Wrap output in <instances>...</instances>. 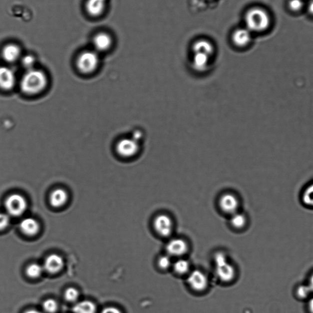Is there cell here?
Here are the masks:
<instances>
[{
	"mask_svg": "<svg viewBox=\"0 0 313 313\" xmlns=\"http://www.w3.org/2000/svg\"><path fill=\"white\" fill-rule=\"evenodd\" d=\"M212 56L208 54L194 53H193L192 67L196 72L201 73L205 72L209 69L211 62Z\"/></svg>",
	"mask_w": 313,
	"mask_h": 313,
	"instance_id": "7c38bea8",
	"label": "cell"
},
{
	"mask_svg": "<svg viewBox=\"0 0 313 313\" xmlns=\"http://www.w3.org/2000/svg\"><path fill=\"white\" fill-rule=\"evenodd\" d=\"M219 205L225 214L233 215L238 211L239 202L238 198L232 193H226L219 199Z\"/></svg>",
	"mask_w": 313,
	"mask_h": 313,
	"instance_id": "9c48e42d",
	"label": "cell"
},
{
	"mask_svg": "<svg viewBox=\"0 0 313 313\" xmlns=\"http://www.w3.org/2000/svg\"><path fill=\"white\" fill-rule=\"evenodd\" d=\"M65 298L69 302H75L79 297L78 291L73 288H69L65 292Z\"/></svg>",
	"mask_w": 313,
	"mask_h": 313,
	"instance_id": "f1b7e54d",
	"label": "cell"
},
{
	"mask_svg": "<svg viewBox=\"0 0 313 313\" xmlns=\"http://www.w3.org/2000/svg\"><path fill=\"white\" fill-rule=\"evenodd\" d=\"M153 227L158 235L162 238H168L172 235L173 222L168 215L159 214L154 220Z\"/></svg>",
	"mask_w": 313,
	"mask_h": 313,
	"instance_id": "52a82bcc",
	"label": "cell"
},
{
	"mask_svg": "<svg viewBox=\"0 0 313 313\" xmlns=\"http://www.w3.org/2000/svg\"><path fill=\"white\" fill-rule=\"evenodd\" d=\"M43 309L48 313H54L58 309V304L53 299H48L43 303Z\"/></svg>",
	"mask_w": 313,
	"mask_h": 313,
	"instance_id": "83f0119b",
	"label": "cell"
},
{
	"mask_svg": "<svg viewBox=\"0 0 313 313\" xmlns=\"http://www.w3.org/2000/svg\"><path fill=\"white\" fill-rule=\"evenodd\" d=\"M1 54L5 61L13 63L20 58L21 48L15 43H9L2 48Z\"/></svg>",
	"mask_w": 313,
	"mask_h": 313,
	"instance_id": "2e32d148",
	"label": "cell"
},
{
	"mask_svg": "<svg viewBox=\"0 0 313 313\" xmlns=\"http://www.w3.org/2000/svg\"><path fill=\"white\" fill-rule=\"evenodd\" d=\"M309 286L310 290L312 291V293H313V274L312 275L311 278H310Z\"/></svg>",
	"mask_w": 313,
	"mask_h": 313,
	"instance_id": "836d02e7",
	"label": "cell"
},
{
	"mask_svg": "<svg viewBox=\"0 0 313 313\" xmlns=\"http://www.w3.org/2000/svg\"><path fill=\"white\" fill-rule=\"evenodd\" d=\"M309 309L310 312L313 313V298L309 302Z\"/></svg>",
	"mask_w": 313,
	"mask_h": 313,
	"instance_id": "d590c367",
	"label": "cell"
},
{
	"mask_svg": "<svg viewBox=\"0 0 313 313\" xmlns=\"http://www.w3.org/2000/svg\"><path fill=\"white\" fill-rule=\"evenodd\" d=\"M47 84V78L42 70L32 69L27 70L21 78V90L28 94H36L45 89Z\"/></svg>",
	"mask_w": 313,
	"mask_h": 313,
	"instance_id": "6da1fadb",
	"label": "cell"
},
{
	"mask_svg": "<svg viewBox=\"0 0 313 313\" xmlns=\"http://www.w3.org/2000/svg\"><path fill=\"white\" fill-rule=\"evenodd\" d=\"M246 28L252 32L265 31L271 24V17L268 12L260 7L252 8L245 16Z\"/></svg>",
	"mask_w": 313,
	"mask_h": 313,
	"instance_id": "7a4b0ae2",
	"label": "cell"
},
{
	"mask_svg": "<svg viewBox=\"0 0 313 313\" xmlns=\"http://www.w3.org/2000/svg\"><path fill=\"white\" fill-rule=\"evenodd\" d=\"M173 269L175 273L179 276H184L189 274L190 263L189 261L184 259H179L173 263Z\"/></svg>",
	"mask_w": 313,
	"mask_h": 313,
	"instance_id": "7402d4cb",
	"label": "cell"
},
{
	"mask_svg": "<svg viewBox=\"0 0 313 313\" xmlns=\"http://www.w3.org/2000/svg\"><path fill=\"white\" fill-rule=\"evenodd\" d=\"M21 232L27 236L36 235L39 230V223L32 218H26L21 220L20 223Z\"/></svg>",
	"mask_w": 313,
	"mask_h": 313,
	"instance_id": "d6986e66",
	"label": "cell"
},
{
	"mask_svg": "<svg viewBox=\"0 0 313 313\" xmlns=\"http://www.w3.org/2000/svg\"><path fill=\"white\" fill-rule=\"evenodd\" d=\"M216 273L222 282L228 283L235 279L236 271L228 260L227 255L223 252H217L214 255Z\"/></svg>",
	"mask_w": 313,
	"mask_h": 313,
	"instance_id": "3957f363",
	"label": "cell"
},
{
	"mask_svg": "<svg viewBox=\"0 0 313 313\" xmlns=\"http://www.w3.org/2000/svg\"><path fill=\"white\" fill-rule=\"evenodd\" d=\"M27 205L25 198L19 194L10 195L5 201V207L8 214L13 217H18L23 214L26 210Z\"/></svg>",
	"mask_w": 313,
	"mask_h": 313,
	"instance_id": "8992f818",
	"label": "cell"
},
{
	"mask_svg": "<svg viewBox=\"0 0 313 313\" xmlns=\"http://www.w3.org/2000/svg\"><path fill=\"white\" fill-rule=\"evenodd\" d=\"M187 282L190 288L197 292H202L208 287V277L203 272L200 270L190 272Z\"/></svg>",
	"mask_w": 313,
	"mask_h": 313,
	"instance_id": "ba28073f",
	"label": "cell"
},
{
	"mask_svg": "<svg viewBox=\"0 0 313 313\" xmlns=\"http://www.w3.org/2000/svg\"><path fill=\"white\" fill-rule=\"evenodd\" d=\"M252 33L247 28L236 29L232 35V40L236 47L243 48L249 44L252 40Z\"/></svg>",
	"mask_w": 313,
	"mask_h": 313,
	"instance_id": "9a60e30c",
	"label": "cell"
},
{
	"mask_svg": "<svg viewBox=\"0 0 313 313\" xmlns=\"http://www.w3.org/2000/svg\"><path fill=\"white\" fill-rule=\"evenodd\" d=\"M9 223V216L6 214L0 213V231L6 229Z\"/></svg>",
	"mask_w": 313,
	"mask_h": 313,
	"instance_id": "1f68e13d",
	"label": "cell"
},
{
	"mask_svg": "<svg viewBox=\"0 0 313 313\" xmlns=\"http://www.w3.org/2000/svg\"><path fill=\"white\" fill-rule=\"evenodd\" d=\"M99 64V54L95 50L83 51L77 58L78 69L84 73L93 72L96 70Z\"/></svg>",
	"mask_w": 313,
	"mask_h": 313,
	"instance_id": "277c9868",
	"label": "cell"
},
{
	"mask_svg": "<svg viewBox=\"0 0 313 313\" xmlns=\"http://www.w3.org/2000/svg\"><path fill=\"white\" fill-rule=\"evenodd\" d=\"M166 250L170 257H182L187 253L189 246L184 239L174 238L168 242Z\"/></svg>",
	"mask_w": 313,
	"mask_h": 313,
	"instance_id": "30bf717a",
	"label": "cell"
},
{
	"mask_svg": "<svg viewBox=\"0 0 313 313\" xmlns=\"http://www.w3.org/2000/svg\"><path fill=\"white\" fill-rule=\"evenodd\" d=\"M304 5L303 0H290L288 2V6L293 11H299L304 7Z\"/></svg>",
	"mask_w": 313,
	"mask_h": 313,
	"instance_id": "f546056e",
	"label": "cell"
},
{
	"mask_svg": "<svg viewBox=\"0 0 313 313\" xmlns=\"http://www.w3.org/2000/svg\"><path fill=\"white\" fill-rule=\"evenodd\" d=\"M94 50L97 52H104L111 47L113 39L110 34L105 32H100L95 35L92 39Z\"/></svg>",
	"mask_w": 313,
	"mask_h": 313,
	"instance_id": "8fae6325",
	"label": "cell"
},
{
	"mask_svg": "<svg viewBox=\"0 0 313 313\" xmlns=\"http://www.w3.org/2000/svg\"><path fill=\"white\" fill-rule=\"evenodd\" d=\"M43 272V268L38 264L34 263L29 265L26 269V274L28 277L32 279H36L41 276Z\"/></svg>",
	"mask_w": 313,
	"mask_h": 313,
	"instance_id": "d4e9b609",
	"label": "cell"
},
{
	"mask_svg": "<svg viewBox=\"0 0 313 313\" xmlns=\"http://www.w3.org/2000/svg\"><path fill=\"white\" fill-rule=\"evenodd\" d=\"M108 0H86L85 9L89 15L99 17L105 12Z\"/></svg>",
	"mask_w": 313,
	"mask_h": 313,
	"instance_id": "5bb4252c",
	"label": "cell"
},
{
	"mask_svg": "<svg viewBox=\"0 0 313 313\" xmlns=\"http://www.w3.org/2000/svg\"><path fill=\"white\" fill-rule=\"evenodd\" d=\"M192 50L193 53H203L212 57L215 53V47L213 43L209 40L201 39L193 43Z\"/></svg>",
	"mask_w": 313,
	"mask_h": 313,
	"instance_id": "ac0fdd59",
	"label": "cell"
},
{
	"mask_svg": "<svg viewBox=\"0 0 313 313\" xmlns=\"http://www.w3.org/2000/svg\"><path fill=\"white\" fill-rule=\"evenodd\" d=\"M64 266V261L60 256L52 254L46 258L43 268L49 273L55 274L61 270Z\"/></svg>",
	"mask_w": 313,
	"mask_h": 313,
	"instance_id": "e0dca14e",
	"label": "cell"
},
{
	"mask_svg": "<svg viewBox=\"0 0 313 313\" xmlns=\"http://www.w3.org/2000/svg\"><path fill=\"white\" fill-rule=\"evenodd\" d=\"M311 293L312 291L309 285H302L298 290V295L302 299L307 298Z\"/></svg>",
	"mask_w": 313,
	"mask_h": 313,
	"instance_id": "4dcf8cb0",
	"label": "cell"
},
{
	"mask_svg": "<svg viewBox=\"0 0 313 313\" xmlns=\"http://www.w3.org/2000/svg\"><path fill=\"white\" fill-rule=\"evenodd\" d=\"M24 313H43L38 311V310H28V311H27Z\"/></svg>",
	"mask_w": 313,
	"mask_h": 313,
	"instance_id": "8d00e7d4",
	"label": "cell"
},
{
	"mask_svg": "<svg viewBox=\"0 0 313 313\" xmlns=\"http://www.w3.org/2000/svg\"><path fill=\"white\" fill-rule=\"evenodd\" d=\"M309 11L312 15H313V0L310 2L309 5Z\"/></svg>",
	"mask_w": 313,
	"mask_h": 313,
	"instance_id": "e575fe53",
	"label": "cell"
},
{
	"mask_svg": "<svg viewBox=\"0 0 313 313\" xmlns=\"http://www.w3.org/2000/svg\"><path fill=\"white\" fill-rule=\"evenodd\" d=\"M140 139L135 134L132 138L122 139L116 146L117 152L123 157L132 158L137 156L140 152L141 146L139 143Z\"/></svg>",
	"mask_w": 313,
	"mask_h": 313,
	"instance_id": "5b68a950",
	"label": "cell"
},
{
	"mask_svg": "<svg viewBox=\"0 0 313 313\" xmlns=\"http://www.w3.org/2000/svg\"><path fill=\"white\" fill-rule=\"evenodd\" d=\"M101 313H122V312L117 308L110 307L106 308Z\"/></svg>",
	"mask_w": 313,
	"mask_h": 313,
	"instance_id": "d6a6232c",
	"label": "cell"
},
{
	"mask_svg": "<svg viewBox=\"0 0 313 313\" xmlns=\"http://www.w3.org/2000/svg\"><path fill=\"white\" fill-rule=\"evenodd\" d=\"M36 59L31 54H27L21 58V63L26 70L34 69V65Z\"/></svg>",
	"mask_w": 313,
	"mask_h": 313,
	"instance_id": "4316f807",
	"label": "cell"
},
{
	"mask_svg": "<svg viewBox=\"0 0 313 313\" xmlns=\"http://www.w3.org/2000/svg\"><path fill=\"white\" fill-rule=\"evenodd\" d=\"M157 265L161 270H168V269H170L173 266L170 256L168 255L161 256L158 260Z\"/></svg>",
	"mask_w": 313,
	"mask_h": 313,
	"instance_id": "484cf974",
	"label": "cell"
},
{
	"mask_svg": "<svg viewBox=\"0 0 313 313\" xmlns=\"http://www.w3.org/2000/svg\"><path fill=\"white\" fill-rule=\"evenodd\" d=\"M246 217L244 215L236 213L231 215L230 223L231 225L236 229H241L244 228L246 224Z\"/></svg>",
	"mask_w": 313,
	"mask_h": 313,
	"instance_id": "cb8c5ba5",
	"label": "cell"
},
{
	"mask_svg": "<svg viewBox=\"0 0 313 313\" xmlns=\"http://www.w3.org/2000/svg\"><path fill=\"white\" fill-rule=\"evenodd\" d=\"M302 200L305 205L313 207V181L308 184L302 195Z\"/></svg>",
	"mask_w": 313,
	"mask_h": 313,
	"instance_id": "603a6c76",
	"label": "cell"
},
{
	"mask_svg": "<svg viewBox=\"0 0 313 313\" xmlns=\"http://www.w3.org/2000/svg\"><path fill=\"white\" fill-rule=\"evenodd\" d=\"M67 200V193L63 189H58L51 193L50 198L51 205L55 208L63 206Z\"/></svg>",
	"mask_w": 313,
	"mask_h": 313,
	"instance_id": "ffe728a7",
	"label": "cell"
},
{
	"mask_svg": "<svg viewBox=\"0 0 313 313\" xmlns=\"http://www.w3.org/2000/svg\"><path fill=\"white\" fill-rule=\"evenodd\" d=\"M73 312L74 313H96V307L91 301H81L73 307Z\"/></svg>",
	"mask_w": 313,
	"mask_h": 313,
	"instance_id": "44dd1931",
	"label": "cell"
},
{
	"mask_svg": "<svg viewBox=\"0 0 313 313\" xmlns=\"http://www.w3.org/2000/svg\"><path fill=\"white\" fill-rule=\"evenodd\" d=\"M15 81V73L10 68L0 67V88L9 90L14 86Z\"/></svg>",
	"mask_w": 313,
	"mask_h": 313,
	"instance_id": "4fadbf2b",
	"label": "cell"
}]
</instances>
